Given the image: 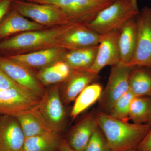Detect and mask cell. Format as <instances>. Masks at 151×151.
<instances>
[{"label":"cell","mask_w":151,"mask_h":151,"mask_svg":"<svg viewBox=\"0 0 151 151\" xmlns=\"http://www.w3.org/2000/svg\"><path fill=\"white\" fill-rule=\"evenodd\" d=\"M95 117L111 151H128L135 148L150 129V124L121 121L100 111Z\"/></svg>","instance_id":"cell-1"},{"label":"cell","mask_w":151,"mask_h":151,"mask_svg":"<svg viewBox=\"0 0 151 151\" xmlns=\"http://www.w3.org/2000/svg\"><path fill=\"white\" fill-rule=\"evenodd\" d=\"M139 11L130 0H115L99 13L87 26L99 35L120 30L130 19L137 16Z\"/></svg>","instance_id":"cell-2"},{"label":"cell","mask_w":151,"mask_h":151,"mask_svg":"<svg viewBox=\"0 0 151 151\" xmlns=\"http://www.w3.org/2000/svg\"><path fill=\"white\" fill-rule=\"evenodd\" d=\"M32 2L57 7L65 14L70 22L87 25L101 11L115 0H30Z\"/></svg>","instance_id":"cell-3"},{"label":"cell","mask_w":151,"mask_h":151,"mask_svg":"<svg viewBox=\"0 0 151 151\" xmlns=\"http://www.w3.org/2000/svg\"><path fill=\"white\" fill-rule=\"evenodd\" d=\"M134 68L120 62L112 66L108 83L99 99L101 112L109 114L117 100L129 90V77Z\"/></svg>","instance_id":"cell-4"},{"label":"cell","mask_w":151,"mask_h":151,"mask_svg":"<svg viewBox=\"0 0 151 151\" xmlns=\"http://www.w3.org/2000/svg\"><path fill=\"white\" fill-rule=\"evenodd\" d=\"M65 25L57 29L26 32L0 40V53L33 48L56 40H60Z\"/></svg>","instance_id":"cell-5"},{"label":"cell","mask_w":151,"mask_h":151,"mask_svg":"<svg viewBox=\"0 0 151 151\" xmlns=\"http://www.w3.org/2000/svg\"><path fill=\"white\" fill-rule=\"evenodd\" d=\"M137 40L134 54L128 64L151 69V9L145 7L136 17Z\"/></svg>","instance_id":"cell-6"},{"label":"cell","mask_w":151,"mask_h":151,"mask_svg":"<svg viewBox=\"0 0 151 151\" xmlns=\"http://www.w3.org/2000/svg\"><path fill=\"white\" fill-rule=\"evenodd\" d=\"M34 108L52 131L58 133L62 129L65 114L60 94L59 85L46 91Z\"/></svg>","instance_id":"cell-7"},{"label":"cell","mask_w":151,"mask_h":151,"mask_svg":"<svg viewBox=\"0 0 151 151\" xmlns=\"http://www.w3.org/2000/svg\"><path fill=\"white\" fill-rule=\"evenodd\" d=\"M11 8L23 16L29 18L40 24L70 23L61 10L51 5L14 0Z\"/></svg>","instance_id":"cell-8"},{"label":"cell","mask_w":151,"mask_h":151,"mask_svg":"<svg viewBox=\"0 0 151 151\" xmlns=\"http://www.w3.org/2000/svg\"><path fill=\"white\" fill-rule=\"evenodd\" d=\"M42 97L26 89H0V113L16 117L37 105Z\"/></svg>","instance_id":"cell-9"},{"label":"cell","mask_w":151,"mask_h":151,"mask_svg":"<svg viewBox=\"0 0 151 151\" xmlns=\"http://www.w3.org/2000/svg\"><path fill=\"white\" fill-rule=\"evenodd\" d=\"M120 30L100 35L96 58L88 71L98 75L104 68L114 66L121 62L119 44Z\"/></svg>","instance_id":"cell-10"},{"label":"cell","mask_w":151,"mask_h":151,"mask_svg":"<svg viewBox=\"0 0 151 151\" xmlns=\"http://www.w3.org/2000/svg\"><path fill=\"white\" fill-rule=\"evenodd\" d=\"M0 68L13 81L22 87L41 97L45 93L43 86L27 66L6 57L0 56Z\"/></svg>","instance_id":"cell-11"},{"label":"cell","mask_w":151,"mask_h":151,"mask_svg":"<svg viewBox=\"0 0 151 151\" xmlns=\"http://www.w3.org/2000/svg\"><path fill=\"white\" fill-rule=\"evenodd\" d=\"M100 35L87 25L70 22L65 25V29L60 40L63 47L70 50L98 45Z\"/></svg>","instance_id":"cell-12"},{"label":"cell","mask_w":151,"mask_h":151,"mask_svg":"<svg viewBox=\"0 0 151 151\" xmlns=\"http://www.w3.org/2000/svg\"><path fill=\"white\" fill-rule=\"evenodd\" d=\"M25 138L15 117H0V151H22Z\"/></svg>","instance_id":"cell-13"},{"label":"cell","mask_w":151,"mask_h":151,"mask_svg":"<svg viewBox=\"0 0 151 151\" xmlns=\"http://www.w3.org/2000/svg\"><path fill=\"white\" fill-rule=\"evenodd\" d=\"M41 25L31 21L11 8L0 21V40L18 33L40 30Z\"/></svg>","instance_id":"cell-14"},{"label":"cell","mask_w":151,"mask_h":151,"mask_svg":"<svg viewBox=\"0 0 151 151\" xmlns=\"http://www.w3.org/2000/svg\"><path fill=\"white\" fill-rule=\"evenodd\" d=\"M97 75L88 70H73L67 78L63 90L61 99L66 104L74 101L86 86L97 78Z\"/></svg>","instance_id":"cell-15"},{"label":"cell","mask_w":151,"mask_h":151,"mask_svg":"<svg viewBox=\"0 0 151 151\" xmlns=\"http://www.w3.org/2000/svg\"><path fill=\"white\" fill-rule=\"evenodd\" d=\"M137 40L136 17L130 19L120 30L119 39L121 62L128 65L133 58Z\"/></svg>","instance_id":"cell-16"},{"label":"cell","mask_w":151,"mask_h":151,"mask_svg":"<svg viewBox=\"0 0 151 151\" xmlns=\"http://www.w3.org/2000/svg\"><path fill=\"white\" fill-rule=\"evenodd\" d=\"M98 127L95 116L92 114L86 116L71 131L69 145L76 151H84Z\"/></svg>","instance_id":"cell-17"},{"label":"cell","mask_w":151,"mask_h":151,"mask_svg":"<svg viewBox=\"0 0 151 151\" xmlns=\"http://www.w3.org/2000/svg\"><path fill=\"white\" fill-rule=\"evenodd\" d=\"M15 117L26 138L54 132L50 129L34 107L22 112Z\"/></svg>","instance_id":"cell-18"},{"label":"cell","mask_w":151,"mask_h":151,"mask_svg":"<svg viewBox=\"0 0 151 151\" xmlns=\"http://www.w3.org/2000/svg\"><path fill=\"white\" fill-rule=\"evenodd\" d=\"M61 53L60 48H50L28 54L13 55L6 57L26 66L40 67L53 62Z\"/></svg>","instance_id":"cell-19"},{"label":"cell","mask_w":151,"mask_h":151,"mask_svg":"<svg viewBox=\"0 0 151 151\" xmlns=\"http://www.w3.org/2000/svg\"><path fill=\"white\" fill-rule=\"evenodd\" d=\"M98 45L70 50L64 55V61L73 70H88L95 60Z\"/></svg>","instance_id":"cell-20"},{"label":"cell","mask_w":151,"mask_h":151,"mask_svg":"<svg viewBox=\"0 0 151 151\" xmlns=\"http://www.w3.org/2000/svg\"><path fill=\"white\" fill-rule=\"evenodd\" d=\"M132 69L129 77V90L134 97L151 96V71L145 67Z\"/></svg>","instance_id":"cell-21"},{"label":"cell","mask_w":151,"mask_h":151,"mask_svg":"<svg viewBox=\"0 0 151 151\" xmlns=\"http://www.w3.org/2000/svg\"><path fill=\"white\" fill-rule=\"evenodd\" d=\"M102 91V86L97 83L91 84L86 86L74 100L75 103L70 113L71 118L75 119L99 100Z\"/></svg>","instance_id":"cell-22"},{"label":"cell","mask_w":151,"mask_h":151,"mask_svg":"<svg viewBox=\"0 0 151 151\" xmlns=\"http://www.w3.org/2000/svg\"><path fill=\"white\" fill-rule=\"evenodd\" d=\"M129 119L137 124H148L151 119V97H135L130 105Z\"/></svg>","instance_id":"cell-23"},{"label":"cell","mask_w":151,"mask_h":151,"mask_svg":"<svg viewBox=\"0 0 151 151\" xmlns=\"http://www.w3.org/2000/svg\"><path fill=\"white\" fill-rule=\"evenodd\" d=\"M58 139V133L55 132L25 138L22 151H51Z\"/></svg>","instance_id":"cell-24"},{"label":"cell","mask_w":151,"mask_h":151,"mask_svg":"<svg viewBox=\"0 0 151 151\" xmlns=\"http://www.w3.org/2000/svg\"><path fill=\"white\" fill-rule=\"evenodd\" d=\"M134 97V95L129 90L117 100L108 114L115 119L128 122L129 120L130 105Z\"/></svg>","instance_id":"cell-25"},{"label":"cell","mask_w":151,"mask_h":151,"mask_svg":"<svg viewBox=\"0 0 151 151\" xmlns=\"http://www.w3.org/2000/svg\"><path fill=\"white\" fill-rule=\"evenodd\" d=\"M84 151H111L99 127L94 131Z\"/></svg>","instance_id":"cell-26"},{"label":"cell","mask_w":151,"mask_h":151,"mask_svg":"<svg viewBox=\"0 0 151 151\" xmlns=\"http://www.w3.org/2000/svg\"><path fill=\"white\" fill-rule=\"evenodd\" d=\"M38 76L40 81L45 85L55 84L65 80L55 70L52 65L41 70Z\"/></svg>","instance_id":"cell-27"},{"label":"cell","mask_w":151,"mask_h":151,"mask_svg":"<svg viewBox=\"0 0 151 151\" xmlns=\"http://www.w3.org/2000/svg\"><path fill=\"white\" fill-rule=\"evenodd\" d=\"M10 88L25 89L13 81L0 68V89Z\"/></svg>","instance_id":"cell-28"},{"label":"cell","mask_w":151,"mask_h":151,"mask_svg":"<svg viewBox=\"0 0 151 151\" xmlns=\"http://www.w3.org/2000/svg\"><path fill=\"white\" fill-rule=\"evenodd\" d=\"M52 65L57 72L60 74L65 80L67 79L71 73V68L65 61H58Z\"/></svg>","instance_id":"cell-29"},{"label":"cell","mask_w":151,"mask_h":151,"mask_svg":"<svg viewBox=\"0 0 151 151\" xmlns=\"http://www.w3.org/2000/svg\"><path fill=\"white\" fill-rule=\"evenodd\" d=\"M147 124L150 126L148 134L135 148L142 151H151V119Z\"/></svg>","instance_id":"cell-30"},{"label":"cell","mask_w":151,"mask_h":151,"mask_svg":"<svg viewBox=\"0 0 151 151\" xmlns=\"http://www.w3.org/2000/svg\"><path fill=\"white\" fill-rule=\"evenodd\" d=\"M14 0H0V21L11 8Z\"/></svg>","instance_id":"cell-31"},{"label":"cell","mask_w":151,"mask_h":151,"mask_svg":"<svg viewBox=\"0 0 151 151\" xmlns=\"http://www.w3.org/2000/svg\"><path fill=\"white\" fill-rule=\"evenodd\" d=\"M59 149L60 151H77L72 148L68 143L64 141L60 143Z\"/></svg>","instance_id":"cell-32"},{"label":"cell","mask_w":151,"mask_h":151,"mask_svg":"<svg viewBox=\"0 0 151 151\" xmlns=\"http://www.w3.org/2000/svg\"><path fill=\"white\" fill-rule=\"evenodd\" d=\"M131 1V2L132 3L133 5L136 8H138V4H137V0H130Z\"/></svg>","instance_id":"cell-33"},{"label":"cell","mask_w":151,"mask_h":151,"mask_svg":"<svg viewBox=\"0 0 151 151\" xmlns=\"http://www.w3.org/2000/svg\"><path fill=\"white\" fill-rule=\"evenodd\" d=\"M128 151H142L140 150H138V149L137 148H134L132 149V150H129Z\"/></svg>","instance_id":"cell-34"},{"label":"cell","mask_w":151,"mask_h":151,"mask_svg":"<svg viewBox=\"0 0 151 151\" xmlns=\"http://www.w3.org/2000/svg\"></svg>","instance_id":"cell-35"},{"label":"cell","mask_w":151,"mask_h":151,"mask_svg":"<svg viewBox=\"0 0 151 151\" xmlns=\"http://www.w3.org/2000/svg\"></svg>","instance_id":"cell-36"}]
</instances>
